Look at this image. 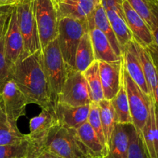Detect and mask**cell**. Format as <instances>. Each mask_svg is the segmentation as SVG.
I'll use <instances>...</instances> for the list:
<instances>
[{"mask_svg":"<svg viewBox=\"0 0 158 158\" xmlns=\"http://www.w3.org/2000/svg\"><path fill=\"white\" fill-rule=\"evenodd\" d=\"M9 77L13 79L29 104L45 108L53 103L45 73L42 50L20 56L11 66Z\"/></svg>","mask_w":158,"mask_h":158,"instance_id":"obj_1","label":"cell"},{"mask_svg":"<svg viewBox=\"0 0 158 158\" xmlns=\"http://www.w3.org/2000/svg\"><path fill=\"white\" fill-rule=\"evenodd\" d=\"M42 150L61 158H85L80 149L76 129L59 124L51 129L43 141L40 151Z\"/></svg>","mask_w":158,"mask_h":158,"instance_id":"obj_2","label":"cell"},{"mask_svg":"<svg viewBox=\"0 0 158 158\" xmlns=\"http://www.w3.org/2000/svg\"><path fill=\"white\" fill-rule=\"evenodd\" d=\"M45 73L47 77L51 99L56 103L66 77L67 65L62 56L57 39H55L42 50Z\"/></svg>","mask_w":158,"mask_h":158,"instance_id":"obj_3","label":"cell"},{"mask_svg":"<svg viewBox=\"0 0 158 158\" xmlns=\"http://www.w3.org/2000/svg\"><path fill=\"white\" fill-rule=\"evenodd\" d=\"M88 29L87 21L63 17L59 19L58 41L65 63L75 68V56L82 36Z\"/></svg>","mask_w":158,"mask_h":158,"instance_id":"obj_4","label":"cell"},{"mask_svg":"<svg viewBox=\"0 0 158 158\" xmlns=\"http://www.w3.org/2000/svg\"><path fill=\"white\" fill-rule=\"evenodd\" d=\"M15 8L18 25L23 39V54H33L41 50L34 10V0H23Z\"/></svg>","mask_w":158,"mask_h":158,"instance_id":"obj_5","label":"cell"},{"mask_svg":"<svg viewBox=\"0 0 158 158\" xmlns=\"http://www.w3.org/2000/svg\"><path fill=\"white\" fill-rule=\"evenodd\" d=\"M34 10L41 50L58 37L59 17L52 0H34Z\"/></svg>","mask_w":158,"mask_h":158,"instance_id":"obj_6","label":"cell"},{"mask_svg":"<svg viewBox=\"0 0 158 158\" xmlns=\"http://www.w3.org/2000/svg\"><path fill=\"white\" fill-rule=\"evenodd\" d=\"M57 102L71 106H81L91 103L87 84L83 72L67 66L66 80Z\"/></svg>","mask_w":158,"mask_h":158,"instance_id":"obj_7","label":"cell"},{"mask_svg":"<svg viewBox=\"0 0 158 158\" xmlns=\"http://www.w3.org/2000/svg\"><path fill=\"white\" fill-rule=\"evenodd\" d=\"M123 81L127 94L133 125L140 135L149 115L150 97L147 96L131 79L124 67H123Z\"/></svg>","mask_w":158,"mask_h":158,"instance_id":"obj_8","label":"cell"},{"mask_svg":"<svg viewBox=\"0 0 158 158\" xmlns=\"http://www.w3.org/2000/svg\"><path fill=\"white\" fill-rule=\"evenodd\" d=\"M0 99L8 118L16 123L18 119L26 115L28 101L10 77L0 86Z\"/></svg>","mask_w":158,"mask_h":158,"instance_id":"obj_9","label":"cell"},{"mask_svg":"<svg viewBox=\"0 0 158 158\" xmlns=\"http://www.w3.org/2000/svg\"><path fill=\"white\" fill-rule=\"evenodd\" d=\"M58 124L54 103L42 108L41 112L30 119L29 133L27 135L30 142L36 149L37 153L40 151L42 143L51 129Z\"/></svg>","mask_w":158,"mask_h":158,"instance_id":"obj_10","label":"cell"},{"mask_svg":"<svg viewBox=\"0 0 158 158\" xmlns=\"http://www.w3.org/2000/svg\"><path fill=\"white\" fill-rule=\"evenodd\" d=\"M98 61V60H97ZM104 99L110 101L116 96L123 83V57L120 61H98Z\"/></svg>","mask_w":158,"mask_h":158,"instance_id":"obj_11","label":"cell"},{"mask_svg":"<svg viewBox=\"0 0 158 158\" xmlns=\"http://www.w3.org/2000/svg\"><path fill=\"white\" fill-rule=\"evenodd\" d=\"M5 53L6 59L9 66H12L17 59L24 53L23 39L17 21L15 6L12 7L9 23L5 37Z\"/></svg>","mask_w":158,"mask_h":158,"instance_id":"obj_12","label":"cell"},{"mask_svg":"<svg viewBox=\"0 0 158 158\" xmlns=\"http://www.w3.org/2000/svg\"><path fill=\"white\" fill-rule=\"evenodd\" d=\"M123 9L126 23L134 40L144 47L149 48L153 43V34L148 23L127 0H123Z\"/></svg>","mask_w":158,"mask_h":158,"instance_id":"obj_13","label":"cell"},{"mask_svg":"<svg viewBox=\"0 0 158 158\" xmlns=\"http://www.w3.org/2000/svg\"><path fill=\"white\" fill-rule=\"evenodd\" d=\"M80 149L85 158H103L107 150L88 122L76 129Z\"/></svg>","mask_w":158,"mask_h":158,"instance_id":"obj_14","label":"cell"},{"mask_svg":"<svg viewBox=\"0 0 158 158\" xmlns=\"http://www.w3.org/2000/svg\"><path fill=\"white\" fill-rule=\"evenodd\" d=\"M123 64L125 70L137 86L148 97H153L150 87L147 81L143 68L134 50L133 40L124 47L123 51ZM154 98V97H153Z\"/></svg>","mask_w":158,"mask_h":158,"instance_id":"obj_15","label":"cell"},{"mask_svg":"<svg viewBox=\"0 0 158 158\" xmlns=\"http://www.w3.org/2000/svg\"><path fill=\"white\" fill-rule=\"evenodd\" d=\"M54 104L59 125L77 129L87 122L90 104L81 106H71L60 102Z\"/></svg>","mask_w":158,"mask_h":158,"instance_id":"obj_16","label":"cell"},{"mask_svg":"<svg viewBox=\"0 0 158 158\" xmlns=\"http://www.w3.org/2000/svg\"><path fill=\"white\" fill-rule=\"evenodd\" d=\"M87 26L92 40L96 60L114 63L122 60V57L116 54L106 35L96 27L89 19L87 20Z\"/></svg>","mask_w":158,"mask_h":158,"instance_id":"obj_17","label":"cell"},{"mask_svg":"<svg viewBox=\"0 0 158 158\" xmlns=\"http://www.w3.org/2000/svg\"><path fill=\"white\" fill-rule=\"evenodd\" d=\"M100 0H64L56 7L59 19L63 17L87 21Z\"/></svg>","mask_w":158,"mask_h":158,"instance_id":"obj_18","label":"cell"},{"mask_svg":"<svg viewBox=\"0 0 158 158\" xmlns=\"http://www.w3.org/2000/svg\"><path fill=\"white\" fill-rule=\"evenodd\" d=\"M128 140L127 124L116 123L107 153L103 158H127Z\"/></svg>","mask_w":158,"mask_h":158,"instance_id":"obj_19","label":"cell"},{"mask_svg":"<svg viewBox=\"0 0 158 158\" xmlns=\"http://www.w3.org/2000/svg\"><path fill=\"white\" fill-rule=\"evenodd\" d=\"M27 139L28 135L22 133L17 124L8 118L0 99V145L16 143Z\"/></svg>","mask_w":158,"mask_h":158,"instance_id":"obj_20","label":"cell"},{"mask_svg":"<svg viewBox=\"0 0 158 158\" xmlns=\"http://www.w3.org/2000/svg\"><path fill=\"white\" fill-rule=\"evenodd\" d=\"M143 147L148 158H157L155 152L156 118L155 102L153 97H150V111L148 119L140 133Z\"/></svg>","mask_w":158,"mask_h":158,"instance_id":"obj_21","label":"cell"},{"mask_svg":"<svg viewBox=\"0 0 158 158\" xmlns=\"http://www.w3.org/2000/svg\"><path fill=\"white\" fill-rule=\"evenodd\" d=\"M133 44H134L136 54H137L142 68H143V73L146 77L150 89L153 94L155 91L158 82V72L157 68L154 64V60H153L149 51L146 47L142 46L134 39H133Z\"/></svg>","mask_w":158,"mask_h":158,"instance_id":"obj_22","label":"cell"},{"mask_svg":"<svg viewBox=\"0 0 158 158\" xmlns=\"http://www.w3.org/2000/svg\"><path fill=\"white\" fill-rule=\"evenodd\" d=\"M89 19L91 20V21L93 22L96 27L100 29L106 35V37H107L110 43L111 46H112L113 49L115 51L116 54L118 57H122L121 47H120L115 33L113 30L112 26H111L110 23L108 20L106 12L102 7L100 3L97 5L93 13L89 17Z\"/></svg>","mask_w":158,"mask_h":158,"instance_id":"obj_23","label":"cell"},{"mask_svg":"<svg viewBox=\"0 0 158 158\" xmlns=\"http://www.w3.org/2000/svg\"><path fill=\"white\" fill-rule=\"evenodd\" d=\"M95 60L92 40L87 29L82 36L76 51L75 68L80 72H84Z\"/></svg>","mask_w":158,"mask_h":158,"instance_id":"obj_24","label":"cell"},{"mask_svg":"<svg viewBox=\"0 0 158 158\" xmlns=\"http://www.w3.org/2000/svg\"><path fill=\"white\" fill-rule=\"evenodd\" d=\"M83 74L87 84L91 102L98 103L100 101L104 99L101 80H100L98 61L95 60L94 63L91 64L90 66L84 72H83Z\"/></svg>","mask_w":158,"mask_h":158,"instance_id":"obj_25","label":"cell"},{"mask_svg":"<svg viewBox=\"0 0 158 158\" xmlns=\"http://www.w3.org/2000/svg\"><path fill=\"white\" fill-rule=\"evenodd\" d=\"M116 116V123L120 124H133L130 111L129 102L127 94L125 89L124 84L122 83L118 93L115 97L110 100Z\"/></svg>","mask_w":158,"mask_h":158,"instance_id":"obj_26","label":"cell"},{"mask_svg":"<svg viewBox=\"0 0 158 158\" xmlns=\"http://www.w3.org/2000/svg\"><path fill=\"white\" fill-rule=\"evenodd\" d=\"M100 107V115L101 119L102 127H103V134H104L105 140H106V147H109L111 137H112L113 132H114V126L116 124V116L113 105L110 101L106 100L103 99V100L98 102Z\"/></svg>","mask_w":158,"mask_h":158,"instance_id":"obj_27","label":"cell"},{"mask_svg":"<svg viewBox=\"0 0 158 158\" xmlns=\"http://www.w3.org/2000/svg\"><path fill=\"white\" fill-rule=\"evenodd\" d=\"M37 150L29 139L20 143L0 145V158H25Z\"/></svg>","mask_w":158,"mask_h":158,"instance_id":"obj_28","label":"cell"},{"mask_svg":"<svg viewBox=\"0 0 158 158\" xmlns=\"http://www.w3.org/2000/svg\"><path fill=\"white\" fill-rule=\"evenodd\" d=\"M128 148L127 158H148L140 134L133 124H127Z\"/></svg>","mask_w":158,"mask_h":158,"instance_id":"obj_29","label":"cell"},{"mask_svg":"<svg viewBox=\"0 0 158 158\" xmlns=\"http://www.w3.org/2000/svg\"><path fill=\"white\" fill-rule=\"evenodd\" d=\"M131 7L144 20L151 29L155 23L156 18L149 0H127Z\"/></svg>","mask_w":158,"mask_h":158,"instance_id":"obj_30","label":"cell"},{"mask_svg":"<svg viewBox=\"0 0 158 158\" xmlns=\"http://www.w3.org/2000/svg\"><path fill=\"white\" fill-rule=\"evenodd\" d=\"M87 122L90 125V126L92 127L93 129L94 130V132L97 135L102 143L105 146V147L107 150L104 134H103V127H102L101 119H100V107H99L98 103H97V102H91L90 105H89V115H88Z\"/></svg>","mask_w":158,"mask_h":158,"instance_id":"obj_31","label":"cell"},{"mask_svg":"<svg viewBox=\"0 0 158 158\" xmlns=\"http://www.w3.org/2000/svg\"><path fill=\"white\" fill-rule=\"evenodd\" d=\"M154 14L155 15L156 20L154 26L151 29L153 34V43L149 48H147L149 51L154 63L158 71V0H149Z\"/></svg>","mask_w":158,"mask_h":158,"instance_id":"obj_32","label":"cell"},{"mask_svg":"<svg viewBox=\"0 0 158 158\" xmlns=\"http://www.w3.org/2000/svg\"><path fill=\"white\" fill-rule=\"evenodd\" d=\"M6 30L0 39V86L9 77L10 68L6 59L5 53V37Z\"/></svg>","mask_w":158,"mask_h":158,"instance_id":"obj_33","label":"cell"},{"mask_svg":"<svg viewBox=\"0 0 158 158\" xmlns=\"http://www.w3.org/2000/svg\"><path fill=\"white\" fill-rule=\"evenodd\" d=\"M23 0H0V9L16 6Z\"/></svg>","mask_w":158,"mask_h":158,"instance_id":"obj_34","label":"cell"},{"mask_svg":"<svg viewBox=\"0 0 158 158\" xmlns=\"http://www.w3.org/2000/svg\"><path fill=\"white\" fill-rule=\"evenodd\" d=\"M155 118H156V137H155V152L156 157L158 158V106L155 104Z\"/></svg>","mask_w":158,"mask_h":158,"instance_id":"obj_35","label":"cell"},{"mask_svg":"<svg viewBox=\"0 0 158 158\" xmlns=\"http://www.w3.org/2000/svg\"><path fill=\"white\" fill-rule=\"evenodd\" d=\"M37 158H61L60 156L50 153L46 150H42L37 153Z\"/></svg>","mask_w":158,"mask_h":158,"instance_id":"obj_36","label":"cell"},{"mask_svg":"<svg viewBox=\"0 0 158 158\" xmlns=\"http://www.w3.org/2000/svg\"><path fill=\"white\" fill-rule=\"evenodd\" d=\"M157 72H158V71H157ZM153 97H154L155 104L158 106V82H157V87H156L155 91H154V94H153Z\"/></svg>","mask_w":158,"mask_h":158,"instance_id":"obj_37","label":"cell"},{"mask_svg":"<svg viewBox=\"0 0 158 158\" xmlns=\"http://www.w3.org/2000/svg\"><path fill=\"white\" fill-rule=\"evenodd\" d=\"M25 158H37V153H35V151H33V152H32V153H31L29 156H26V157H25Z\"/></svg>","mask_w":158,"mask_h":158,"instance_id":"obj_38","label":"cell"},{"mask_svg":"<svg viewBox=\"0 0 158 158\" xmlns=\"http://www.w3.org/2000/svg\"><path fill=\"white\" fill-rule=\"evenodd\" d=\"M52 1L53 2V3L56 5V6L57 5L59 4V3L62 2H63V1H64V0H52Z\"/></svg>","mask_w":158,"mask_h":158,"instance_id":"obj_39","label":"cell"}]
</instances>
